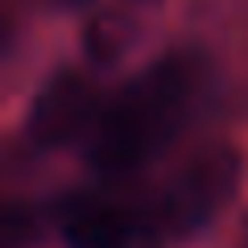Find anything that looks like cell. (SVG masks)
I'll list each match as a JSON object with an SVG mask.
<instances>
[{"label": "cell", "mask_w": 248, "mask_h": 248, "mask_svg": "<svg viewBox=\"0 0 248 248\" xmlns=\"http://www.w3.org/2000/svg\"><path fill=\"white\" fill-rule=\"evenodd\" d=\"M33 232V219H29L25 207L17 203H0V248H21Z\"/></svg>", "instance_id": "6"}, {"label": "cell", "mask_w": 248, "mask_h": 248, "mask_svg": "<svg viewBox=\"0 0 248 248\" xmlns=\"http://www.w3.org/2000/svg\"><path fill=\"white\" fill-rule=\"evenodd\" d=\"M95 104H99V91L91 83V75L62 71L42 87V95L33 104V116H29V133L42 145L66 141V137H75L79 128H87L95 120Z\"/></svg>", "instance_id": "3"}, {"label": "cell", "mask_w": 248, "mask_h": 248, "mask_svg": "<svg viewBox=\"0 0 248 248\" xmlns=\"http://www.w3.org/2000/svg\"><path fill=\"white\" fill-rule=\"evenodd\" d=\"M186 91H190V71L182 58H170L153 66L149 75L133 83V91L116 99L104 116L95 120V137H91V161L104 170H128L149 153L153 137L174 120L182 108Z\"/></svg>", "instance_id": "1"}, {"label": "cell", "mask_w": 248, "mask_h": 248, "mask_svg": "<svg viewBox=\"0 0 248 248\" xmlns=\"http://www.w3.org/2000/svg\"><path fill=\"white\" fill-rule=\"evenodd\" d=\"M66 236H71V248H133L137 236H141V228L120 211L91 207V211H83V215L71 219Z\"/></svg>", "instance_id": "4"}, {"label": "cell", "mask_w": 248, "mask_h": 248, "mask_svg": "<svg viewBox=\"0 0 248 248\" xmlns=\"http://www.w3.org/2000/svg\"><path fill=\"white\" fill-rule=\"evenodd\" d=\"M137 42V25L128 13L120 9H104L95 13V17L83 25V50H87L91 62H99V66H112V62H120L124 54L133 50Z\"/></svg>", "instance_id": "5"}, {"label": "cell", "mask_w": 248, "mask_h": 248, "mask_svg": "<svg viewBox=\"0 0 248 248\" xmlns=\"http://www.w3.org/2000/svg\"><path fill=\"white\" fill-rule=\"evenodd\" d=\"M240 182V157L232 145H207L199 157H190L182 166L174 182V195H170V211L182 223H199L215 211L219 203H228L232 190Z\"/></svg>", "instance_id": "2"}]
</instances>
